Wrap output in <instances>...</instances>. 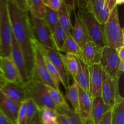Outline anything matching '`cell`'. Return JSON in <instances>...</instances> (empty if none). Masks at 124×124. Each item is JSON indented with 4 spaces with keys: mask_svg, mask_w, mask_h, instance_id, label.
<instances>
[{
    "mask_svg": "<svg viewBox=\"0 0 124 124\" xmlns=\"http://www.w3.org/2000/svg\"><path fill=\"white\" fill-rule=\"evenodd\" d=\"M13 36L25 59L29 80L34 75L33 41L35 38L29 12L19 8L12 0H6Z\"/></svg>",
    "mask_w": 124,
    "mask_h": 124,
    "instance_id": "6da1fadb",
    "label": "cell"
},
{
    "mask_svg": "<svg viewBox=\"0 0 124 124\" xmlns=\"http://www.w3.org/2000/svg\"><path fill=\"white\" fill-rule=\"evenodd\" d=\"M103 30L105 46L116 50L124 46V29L120 23L117 6L110 12Z\"/></svg>",
    "mask_w": 124,
    "mask_h": 124,
    "instance_id": "7a4b0ae2",
    "label": "cell"
},
{
    "mask_svg": "<svg viewBox=\"0 0 124 124\" xmlns=\"http://www.w3.org/2000/svg\"><path fill=\"white\" fill-rule=\"evenodd\" d=\"M78 9V13L85 25L90 40L94 42L100 49H102L105 46L103 25L96 20L84 2L80 4Z\"/></svg>",
    "mask_w": 124,
    "mask_h": 124,
    "instance_id": "3957f363",
    "label": "cell"
},
{
    "mask_svg": "<svg viewBox=\"0 0 124 124\" xmlns=\"http://www.w3.org/2000/svg\"><path fill=\"white\" fill-rule=\"evenodd\" d=\"M23 87L28 98L32 99L39 110L42 108H49L58 111V108L50 98L44 84L36 77L30 79L26 83H23Z\"/></svg>",
    "mask_w": 124,
    "mask_h": 124,
    "instance_id": "277c9868",
    "label": "cell"
},
{
    "mask_svg": "<svg viewBox=\"0 0 124 124\" xmlns=\"http://www.w3.org/2000/svg\"><path fill=\"white\" fill-rule=\"evenodd\" d=\"M13 31L6 0H0V58L10 55Z\"/></svg>",
    "mask_w": 124,
    "mask_h": 124,
    "instance_id": "5b68a950",
    "label": "cell"
},
{
    "mask_svg": "<svg viewBox=\"0 0 124 124\" xmlns=\"http://www.w3.org/2000/svg\"><path fill=\"white\" fill-rule=\"evenodd\" d=\"M119 79L120 78L109 76L103 71V82L101 96L104 103L111 108L121 96L119 92Z\"/></svg>",
    "mask_w": 124,
    "mask_h": 124,
    "instance_id": "8992f818",
    "label": "cell"
},
{
    "mask_svg": "<svg viewBox=\"0 0 124 124\" xmlns=\"http://www.w3.org/2000/svg\"><path fill=\"white\" fill-rule=\"evenodd\" d=\"M33 52L34 69V75L33 78L36 77L44 84L56 88L47 71L44 59V54L36 38L34 39L33 41Z\"/></svg>",
    "mask_w": 124,
    "mask_h": 124,
    "instance_id": "52a82bcc",
    "label": "cell"
},
{
    "mask_svg": "<svg viewBox=\"0 0 124 124\" xmlns=\"http://www.w3.org/2000/svg\"><path fill=\"white\" fill-rule=\"evenodd\" d=\"M119 62L117 50L107 46H105L102 49L99 64L105 73L113 78H120L121 75L117 71Z\"/></svg>",
    "mask_w": 124,
    "mask_h": 124,
    "instance_id": "ba28073f",
    "label": "cell"
},
{
    "mask_svg": "<svg viewBox=\"0 0 124 124\" xmlns=\"http://www.w3.org/2000/svg\"><path fill=\"white\" fill-rule=\"evenodd\" d=\"M39 46L43 54L48 58V60L58 70L61 79V84L66 90L70 85V75L67 71L64 66L61 55V53L57 50L56 48L44 47L40 44Z\"/></svg>",
    "mask_w": 124,
    "mask_h": 124,
    "instance_id": "9c48e42d",
    "label": "cell"
},
{
    "mask_svg": "<svg viewBox=\"0 0 124 124\" xmlns=\"http://www.w3.org/2000/svg\"><path fill=\"white\" fill-rule=\"evenodd\" d=\"M30 20L33 32L38 42L44 47L55 48L52 35L45 24L44 19L31 15Z\"/></svg>",
    "mask_w": 124,
    "mask_h": 124,
    "instance_id": "30bf717a",
    "label": "cell"
},
{
    "mask_svg": "<svg viewBox=\"0 0 124 124\" xmlns=\"http://www.w3.org/2000/svg\"><path fill=\"white\" fill-rule=\"evenodd\" d=\"M0 70L7 82L23 85L21 76L11 56L0 58Z\"/></svg>",
    "mask_w": 124,
    "mask_h": 124,
    "instance_id": "8fae6325",
    "label": "cell"
},
{
    "mask_svg": "<svg viewBox=\"0 0 124 124\" xmlns=\"http://www.w3.org/2000/svg\"><path fill=\"white\" fill-rule=\"evenodd\" d=\"M89 69V94L92 99L101 95L103 82V70L100 64L88 67Z\"/></svg>",
    "mask_w": 124,
    "mask_h": 124,
    "instance_id": "7c38bea8",
    "label": "cell"
},
{
    "mask_svg": "<svg viewBox=\"0 0 124 124\" xmlns=\"http://www.w3.org/2000/svg\"><path fill=\"white\" fill-rule=\"evenodd\" d=\"M78 85V84H77ZM79 92V112L82 124H85L92 118V110L93 101L89 94L81 89L78 85Z\"/></svg>",
    "mask_w": 124,
    "mask_h": 124,
    "instance_id": "4fadbf2b",
    "label": "cell"
},
{
    "mask_svg": "<svg viewBox=\"0 0 124 124\" xmlns=\"http://www.w3.org/2000/svg\"><path fill=\"white\" fill-rule=\"evenodd\" d=\"M70 35L81 49L90 40L85 27L78 13L75 15V23L71 27Z\"/></svg>",
    "mask_w": 124,
    "mask_h": 124,
    "instance_id": "5bb4252c",
    "label": "cell"
},
{
    "mask_svg": "<svg viewBox=\"0 0 124 124\" xmlns=\"http://www.w3.org/2000/svg\"><path fill=\"white\" fill-rule=\"evenodd\" d=\"M21 104V103L10 99L0 90V110L16 124Z\"/></svg>",
    "mask_w": 124,
    "mask_h": 124,
    "instance_id": "9a60e30c",
    "label": "cell"
},
{
    "mask_svg": "<svg viewBox=\"0 0 124 124\" xmlns=\"http://www.w3.org/2000/svg\"><path fill=\"white\" fill-rule=\"evenodd\" d=\"M2 93L10 99L22 103L27 99L26 93L23 85L6 82L0 88Z\"/></svg>",
    "mask_w": 124,
    "mask_h": 124,
    "instance_id": "2e32d148",
    "label": "cell"
},
{
    "mask_svg": "<svg viewBox=\"0 0 124 124\" xmlns=\"http://www.w3.org/2000/svg\"><path fill=\"white\" fill-rule=\"evenodd\" d=\"M10 56L15 64L19 71L23 83H26L29 81V77H28L27 71L26 66H25V59H24L23 52L21 50L19 46L13 37Z\"/></svg>",
    "mask_w": 124,
    "mask_h": 124,
    "instance_id": "e0dca14e",
    "label": "cell"
},
{
    "mask_svg": "<svg viewBox=\"0 0 124 124\" xmlns=\"http://www.w3.org/2000/svg\"><path fill=\"white\" fill-rule=\"evenodd\" d=\"M83 61L88 67L94 64H99L102 49L89 40L82 48Z\"/></svg>",
    "mask_w": 124,
    "mask_h": 124,
    "instance_id": "ac0fdd59",
    "label": "cell"
},
{
    "mask_svg": "<svg viewBox=\"0 0 124 124\" xmlns=\"http://www.w3.org/2000/svg\"><path fill=\"white\" fill-rule=\"evenodd\" d=\"M85 5L92 12L96 20L101 25H104L110 13L105 4V0H95L92 3L85 4Z\"/></svg>",
    "mask_w": 124,
    "mask_h": 124,
    "instance_id": "d6986e66",
    "label": "cell"
},
{
    "mask_svg": "<svg viewBox=\"0 0 124 124\" xmlns=\"http://www.w3.org/2000/svg\"><path fill=\"white\" fill-rule=\"evenodd\" d=\"M78 59V70L74 81L81 89L89 94V69L82 60ZM90 95V94H89Z\"/></svg>",
    "mask_w": 124,
    "mask_h": 124,
    "instance_id": "ffe728a7",
    "label": "cell"
},
{
    "mask_svg": "<svg viewBox=\"0 0 124 124\" xmlns=\"http://www.w3.org/2000/svg\"><path fill=\"white\" fill-rule=\"evenodd\" d=\"M92 120L94 124H99L103 116L111 108L104 103L101 96H98L92 99Z\"/></svg>",
    "mask_w": 124,
    "mask_h": 124,
    "instance_id": "44dd1931",
    "label": "cell"
},
{
    "mask_svg": "<svg viewBox=\"0 0 124 124\" xmlns=\"http://www.w3.org/2000/svg\"><path fill=\"white\" fill-rule=\"evenodd\" d=\"M71 11L70 6L64 2L58 11L59 25L62 27L67 35H70L71 27L73 25L71 21Z\"/></svg>",
    "mask_w": 124,
    "mask_h": 124,
    "instance_id": "7402d4cb",
    "label": "cell"
},
{
    "mask_svg": "<svg viewBox=\"0 0 124 124\" xmlns=\"http://www.w3.org/2000/svg\"><path fill=\"white\" fill-rule=\"evenodd\" d=\"M59 52L61 53L64 52V53H65V54H71L76 56L78 59L83 61L82 50L73 39L71 35H67L62 46L60 48Z\"/></svg>",
    "mask_w": 124,
    "mask_h": 124,
    "instance_id": "603a6c76",
    "label": "cell"
},
{
    "mask_svg": "<svg viewBox=\"0 0 124 124\" xmlns=\"http://www.w3.org/2000/svg\"><path fill=\"white\" fill-rule=\"evenodd\" d=\"M46 90H47L50 98L52 99L54 105L57 107L58 109H68L70 108V106L67 102L66 99L63 96L59 90L45 84Z\"/></svg>",
    "mask_w": 124,
    "mask_h": 124,
    "instance_id": "cb8c5ba5",
    "label": "cell"
},
{
    "mask_svg": "<svg viewBox=\"0 0 124 124\" xmlns=\"http://www.w3.org/2000/svg\"><path fill=\"white\" fill-rule=\"evenodd\" d=\"M111 124H124V99L122 96L111 108Z\"/></svg>",
    "mask_w": 124,
    "mask_h": 124,
    "instance_id": "d4e9b609",
    "label": "cell"
},
{
    "mask_svg": "<svg viewBox=\"0 0 124 124\" xmlns=\"http://www.w3.org/2000/svg\"><path fill=\"white\" fill-rule=\"evenodd\" d=\"M25 1L28 11L30 12V15L43 19L46 8L44 0H25Z\"/></svg>",
    "mask_w": 124,
    "mask_h": 124,
    "instance_id": "484cf974",
    "label": "cell"
},
{
    "mask_svg": "<svg viewBox=\"0 0 124 124\" xmlns=\"http://www.w3.org/2000/svg\"><path fill=\"white\" fill-rule=\"evenodd\" d=\"M61 55L67 71L75 79L78 70V59L71 54L61 53Z\"/></svg>",
    "mask_w": 124,
    "mask_h": 124,
    "instance_id": "4316f807",
    "label": "cell"
},
{
    "mask_svg": "<svg viewBox=\"0 0 124 124\" xmlns=\"http://www.w3.org/2000/svg\"><path fill=\"white\" fill-rule=\"evenodd\" d=\"M66 98L71 103L73 111L78 115L79 112V92L78 85L74 81L71 85H69L66 90Z\"/></svg>",
    "mask_w": 124,
    "mask_h": 124,
    "instance_id": "83f0119b",
    "label": "cell"
},
{
    "mask_svg": "<svg viewBox=\"0 0 124 124\" xmlns=\"http://www.w3.org/2000/svg\"><path fill=\"white\" fill-rule=\"evenodd\" d=\"M43 19L52 35L57 25L59 24L58 12L46 7Z\"/></svg>",
    "mask_w": 124,
    "mask_h": 124,
    "instance_id": "f1b7e54d",
    "label": "cell"
},
{
    "mask_svg": "<svg viewBox=\"0 0 124 124\" xmlns=\"http://www.w3.org/2000/svg\"><path fill=\"white\" fill-rule=\"evenodd\" d=\"M44 59L45 64H46L47 71H48V74H49L56 88L60 90V85L61 84V79L60 76H59L58 70H56L54 65L52 64V62L48 60V58L44 54Z\"/></svg>",
    "mask_w": 124,
    "mask_h": 124,
    "instance_id": "f546056e",
    "label": "cell"
},
{
    "mask_svg": "<svg viewBox=\"0 0 124 124\" xmlns=\"http://www.w3.org/2000/svg\"><path fill=\"white\" fill-rule=\"evenodd\" d=\"M67 35L65 32L62 27L60 25H58L54 29V31L52 34V40L54 43V47L58 51H59L60 48L62 46Z\"/></svg>",
    "mask_w": 124,
    "mask_h": 124,
    "instance_id": "4dcf8cb0",
    "label": "cell"
},
{
    "mask_svg": "<svg viewBox=\"0 0 124 124\" xmlns=\"http://www.w3.org/2000/svg\"><path fill=\"white\" fill-rule=\"evenodd\" d=\"M58 111L49 108H42L39 112L40 120L42 124H52L56 122Z\"/></svg>",
    "mask_w": 124,
    "mask_h": 124,
    "instance_id": "1f68e13d",
    "label": "cell"
},
{
    "mask_svg": "<svg viewBox=\"0 0 124 124\" xmlns=\"http://www.w3.org/2000/svg\"><path fill=\"white\" fill-rule=\"evenodd\" d=\"M40 110L32 99L28 98L26 100V118L25 124H29L39 114Z\"/></svg>",
    "mask_w": 124,
    "mask_h": 124,
    "instance_id": "d6a6232c",
    "label": "cell"
},
{
    "mask_svg": "<svg viewBox=\"0 0 124 124\" xmlns=\"http://www.w3.org/2000/svg\"><path fill=\"white\" fill-rule=\"evenodd\" d=\"M58 111L63 114L67 118L70 124H82L79 116L71 108L68 109H58Z\"/></svg>",
    "mask_w": 124,
    "mask_h": 124,
    "instance_id": "836d02e7",
    "label": "cell"
},
{
    "mask_svg": "<svg viewBox=\"0 0 124 124\" xmlns=\"http://www.w3.org/2000/svg\"><path fill=\"white\" fill-rule=\"evenodd\" d=\"M64 2V0H44L45 7L58 12Z\"/></svg>",
    "mask_w": 124,
    "mask_h": 124,
    "instance_id": "e575fe53",
    "label": "cell"
},
{
    "mask_svg": "<svg viewBox=\"0 0 124 124\" xmlns=\"http://www.w3.org/2000/svg\"><path fill=\"white\" fill-rule=\"evenodd\" d=\"M64 2L70 6L72 11H75L76 8H78L81 3V0H64Z\"/></svg>",
    "mask_w": 124,
    "mask_h": 124,
    "instance_id": "d590c367",
    "label": "cell"
},
{
    "mask_svg": "<svg viewBox=\"0 0 124 124\" xmlns=\"http://www.w3.org/2000/svg\"><path fill=\"white\" fill-rule=\"evenodd\" d=\"M99 124H111V109L104 115Z\"/></svg>",
    "mask_w": 124,
    "mask_h": 124,
    "instance_id": "8d00e7d4",
    "label": "cell"
},
{
    "mask_svg": "<svg viewBox=\"0 0 124 124\" xmlns=\"http://www.w3.org/2000/svg\"><path fill=\"white\" fill-rule=\"evenodd\" d=\"M56 123L57 124H70L67 118L63 114L59 112H58V115H57Z\"/></svg>",
    "mask_w": 124,
    "mask_h": 124,
    "instance_id": "74e56055",
    "label": "cell"
},
{
    "mask_svg": "<svg viewBox=\"0 0 124 124\" xmlns=\"http://www.w3.org/2000/svg\"><path fill=\"white\" fill-rule=\"evenodd\" d=\"M0 124H16L10 119L0 110Z\"/></svg>",
    "mask_w": 124,
    "mask_h": 124,
    "instance_id": "f35d334b",
    "label": "cell"
},
{
    "mask_svg": "<svg viewBox=\"0 0 124 124\" xmlns=\"http://www.w3.org/2000/svg\"><path fill=\"white\" fill-rule=\"evenodd\" d=\"M19 8L24 11H28L25 0H12Z\"/></svg>",
    "mask_w": 124,
    "mask_h": 124,
    "instance_id": "ab89813d",
    "label": "cell"
},
{
    "mask_svg": "<svg viewBox=\"0 0 124 124\" xmlns=\"http://www.w3.org/2000/svg\"><path fill=\"white\" fill-rule=\"evenodd\" d=\"M105 2L107 7L108 8L109 11L110 12L114 9V8L115 7L117 6V4H116V0H105Z\"/></svg>",
    "mask_w": 124,
    "mask_h": 124,
    "instance_id": "60d3db41",
    "label": "cell"
},
{
    "mask_svg": "<svg viewBox=\"0 0 124 124\" xmlns=\"http://www.w3.org/2000/svg\"><path fill=\"white\" fill-rule=\"evenodd\" d=\"M117 53L120 61H124V46L117 48Z\"/></svg>",
    "mask_w": 124,
    "mask_h": 124,
    "instance_id": "b9f144b4",
    "label": "cell"
},
{
    "mask_svg": "<svg viewBox=\"0 0 124 124\" xmlns=\"http://www.w3.org/2000/svg\"><path fill=\"white\" fill-rule=\"evenodd\" d=\"M117 71L121 75L124 72V61H120L118 67H117Z\"/></svg>",
    "mask_w": 124,
    "mask_h": 124,
    "instance_id": "7bdbcfd3",
    "label": "cell"
},
{
    "mask_svg": "<svg viewBox=\"0 0 124 124\" xmlns=\"http://www.w3.org/2000/svg\"><path fill=\"white\" fill-rule=\"evenodd\" d=\"M29 124H42L41 122V120H40L39 113V114H38V115H36V117L32 120V121H31Z\"/></svg>",
    "mask_w": 124,
    "mask_h": 124,
    "instance_id": "ee69618b",
    "label": "cell"
},
{
    "mask_svg": "<svg viewBox=\"0 0 124 124\" xmlns=\"http://www.w3.org/2000/svg\"><path fill=\"white\" fill-rule=\"evenodd\" d=\"M7 82V81L5 80L4 78L3 75H2V72L0 70V83H4V82Z\"/></svg>",
    "mask_w": 124,
    "mask_h": 124,
    "instance_id": "f6af8a7d",
    "label": "cell"
},
{
    "mask_svg": "<svg viewBox=\"0 0 124 124\" xmlns=\"http://www.w3.org/2000/svg\"><path fill=\"white\" fill-rule=\"evenodd\" d=\"M124 0H116V4L117 6H120V5H122L124 3Z\"/></svg>",
    "mask_w": 124,
    "mask_h": 124,
    "instance_id": "bcb514c9",
    "label": "cell"
},
{
    "mask_svg": "<svg viewBox=\"0 0 124 124\" xmlns=\"http://www.w3.org/2000/svg\"><path fill=\"white\" fill-rule=\"evenodd\" d=\"M94 1L95 0H84V2L85 4H90Z\"/></svg>",
    "mask_w": 124,
    "mask_h": 124,
    "instance_id": "7dc6e473",
    "label": "cell"
},
{
    "mask_svg": "<svg viewBox=\"0 0 124 124\" xmlns=\"http://www.w3.org/2000/svg\"><path fill=\"white\" fill-rule=\"evenodd\" d=\"M4 83H5V82H4ZM4 83H0V88H1V86H2V85H3L4 84Z\"/></svg>",
    "mask_w": 124,
    "mask_h": 124,
    "instance_id": "c3c4849f",
    "label": "cell"
},
{
    "mask_svg": "<svg viewBox=\"0 0 124 124\" xmlns=\"http://www.w3.org/2000/svg\"><path fill=\"white\" fill-rule=\"evenodd\" d=\"M57 124L56 123V122H54V123H53V124Z\"/></svg>",
    "mask_w": 124,
    "mask_h": 124,
    "instance_id": "681fc988",
    "label": "cell"
}]
</instances>
